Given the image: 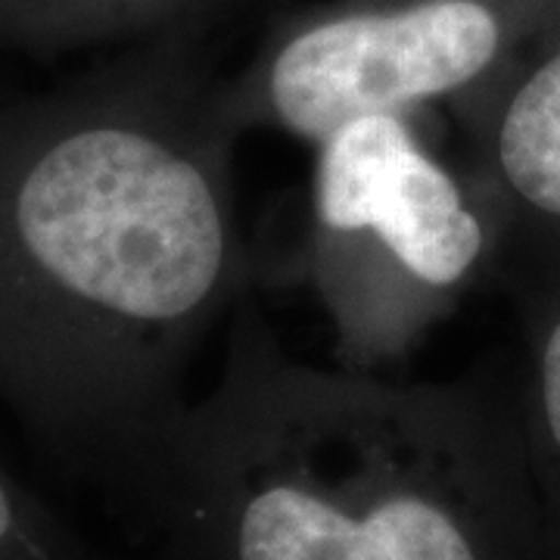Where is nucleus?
<instances>
[{
	"instance_id": "obj_5",
	"label": "nucleus",
	"mask_w": 560,
	"mask_h": 560,
	"mask_svg": "<svg viewBox=\"0 0 560 560\" xmlns=\"http://www.w3.org/2000/svg\"><path fill=\"white\" fill-rule=\"evenodd\" d=\"M464 138L504 215L499 278L560 280V44L474 106Z\"/></svg>"
},
{
	"instance_id": "obj_6",
	"label": "nucleus",
	"mask_w": 560,
	"mask_h": 560,
	"mask_svg": "<svg viewBox=\"0 0 560 560\" xmlns=\"http://www.w3.org/2000/svg\"><path fill=\"white\" fill-rule=\"evenodd\" d=\"M526 327V371L517 386L523 440L560 560V280H508Z\"/></svg>"
},
{
	"instance_id": "obj_1",
	"label": "nucleus",
	"mask_w": 560,
	"mask_h": 560,
	"mask_svg": "<svg viewBox=\"0 0 560 560\" xmlns=\"http://www.w3.org/2000/svg\"><path fill=\"white\" fill-rule=\"evenodd\" d=\"M241 140L165 57L0 106V401L116 521L256 280Z\"/></svg>"
},
{
	"instance_id": "obj_2",
	"label": "nucleus",
	"mask_w": 560,
	"mask_h": 560,
	"mask_svg": "<svg viewBox=\"0 0 560 560\" xmlns=\"http://www.w3.org/2000/svg\"><path fill=\"white\" fill-rule=\"evenodd\" d=\"M119 523L147 560H558L517 386L305 364L246 302Z\"/></svg>"
},
{
	"instance_id": "obj_3",
	"label": "nucleus",
	"mask_w": 560,
	"mask_h": 560,
	"mask_svg": "<svg viewBox=\"0 0 560 560\" xmlns=\"http://www.w3.org/2000/svg\"><path fill=\"white\" fill-rule=\"evenodd\" d=\"M504 215L427 109L346 119L315 143L300 268L334 330V364L383 374L474 287L499 278Z\"/></svg>"
},
{
	"instance_id": "obj_4",
	"label": "nucleus",
	"mask_w": 560,
	"mask_h": 560,
	"mask_svg": "<svg viewBox=\"0 0 560 560\" xmlns=\"http://www.w3.org/2000/svg\"><path fill=\"white\" fill-rule=\"evenodd\" d=\"M508 40L495 0H355L293 22L241 81L221 88L228 121L318 143L346 119L464 97Z\"/></svg>"
},
{
	"instance_id": "obj_7",
	"label": "nucleus",
	"mask_w": 560,
	"mask_h": 560,
	"mask_svg": "<svg viewBox=\"0 0 560 560\" xmlns=\"http://www.w3.org/2000/svg\"><path fill=\"white\" fill-rule=\"evenodd\" d=\"M178 0H0V38L35 50L103 38L162 16Z\"/></svg>"
},
{
	"instance_id": "obj_8",
	"label": "nucleus",
	"mask_w": 560,
	"mask_h": 560,
	"mask_svg": "<svg viewBox=\"0 0 560 560\" xmlns=\"http://www.w3.org/2000/svg\"><path fill=\"white\" fill-rule=\"evenodd\" d=\"M0 560H116L0 464Z\"/></svg>"
}]
</instances>
